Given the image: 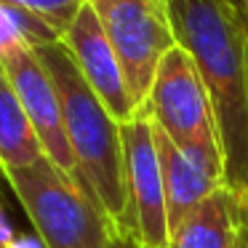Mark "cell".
Returning <instances> with one entry per match:
<instances>
[{
	"instance_id": "cell-1",
	"label": "cell",
	"mask_w": 248,
	"mask_h": 248,
	"mask_svg": "<svg viewBox=\"0 0 248 248\" xmlns=\"http://www.w3.org/2000/svg\"><path fill=\"white\" fill-rule=\"evenodd\" d=\"M176 43L192 56L219 125L224 187L248 203V30L235 0H168Z\"/></svg>"
},
{
	"instance_id": "cell-2",
	"label": "cell",
	"mask_w": 248,
	"mask_h": 248,
	"mask_svg": "<svg viewBox=\"0 0 248 248\" xmlns=\"http://www.w3.org/2000/svg\"><path fill=\"white\" fill-rule=\"evenodd\" d=\"M35 54L43 62L46 72L51 75L56 93H59L64 131L78 166V182L88 189V195L102 205V211L120 230V221L125 216L120 123L109 115L102 99L86 83V78L80 75L62 40L38 46Z\"/></svg>"
},
{
	"instance_id": "cell-3",
	"label": "cell",
	"mask_w": 248,
	"mask_h": 248,
	"mask_svg": "<svg viewBox=\"0 0 248 248\" xmlns=\"http://www.w3.org/2000/svg\"><path fill=\"white\" fill-rule=\"evenodd\" d=\"M6 184L46 248H109L118 227L75 176L48 155L6 173Z\"/></svg>"
},
{
	"instance_id": "cell-4",
	"label": "cell",
	"mask_w": 248,
	"mask_h": 248,
	"mask_svg": "<svg viewBox=\"0 0 248 248\" xmlns=\"http://www.w3.org/2000/svg\"><path fill=\"white\" fill-rule=\"evenodd\" d=\"M139 112H144L182 150L203 152L224 160L208 88L192 56L179 43L163 56L147 104Z\"/></svg>"
},
{
	"instance_id": "cell-5",
	"label": "cell",
	"mask_w": 248,
	"mask_h": 248,
	"mask_svg": "<svg viewBox=\"0 0 248 248\" xmlns=\"http://www.w3.org/2000/svg\"><path fill=\"white\" fill-rule=\"evenodd\" d=\"M96 11L136 107H144L163 56L176 46L168 0H88Z\"/></svg>"
},
{
	"instance_id": "cell-6",
	"label": "cell",
	"mask_w": 248,
	"mask_h": 248,
	"mask_svg": "<svg viewBox=\"0 0 248 248\" xmlns=\"http://www.w3.org/2000/svg\"><path fill=\"white\" fill-rule=\"evenodd\" d=\"M120 139L125 173V216L118 232L136 240L141 248H168L171 227L152 120L139 112L134 120L120 125Z\"/></svg>"
},
{
	"instance_id": "cell-7",
	"label": "cell",
	"mask_w": 248,
	"mask_h": 248,
	"mask_svg": "<svg viewBox=\"0 0 248 248\" xmlns=\"http://www.w3.org/2000/svg\"><path fill=\"white\" fill-rule=\"evenodd\" d=\"M0 64L6 70L46 155L56 163L64 173L78 179V166L72 155L70 139L64 131V118H62V102L51 75L46 72L43 62L38 59L32 46L16 43L0 54Z\"/></svg>"
},
{
	"instance_id": "cell-8",
	"label": "cell",
	"mask_w": 248,
	"mask_h": 248,
	"mask_svg": "<svg viewBox=\"0 0 248 248\" xmlns=\"http://www.w3.org/2000/svg\"><path fill=\"white\" fill-rule=\"evenodd\" d=\"M59 40L70 51L72 62L78 64L86 83L102 99L104 107L109 109V115L120 125L134 120L139 115V107H136L134 96H131L123 67L118 62V54H115L112 43H109L91 3H86L80 8V14L72 19V24L64 30V35Z\"/></svg>"
},
{
	"instance_id": "cell-9",
	"label": "cell",
	"mask_w": 248,
	"mask_h": 248,
	"mask_svg": "<svg viewBox=\"0 0 248 248\" xmlns=\"http://www.w3.org/2000/svg\"><path fill=\"white\" fill-rule=\"evenodd\" d=\"M152 134H155L163 187H166L168 227L173 232L189 211H195L219 187H224V160L203 155V152L182 150L155 123H152Z\"/></svg>"
},
{
	"instance_id": "cell-10",
	"label": "cell",
	"mask_w": 248,
	"mask_h": 248,
	"mask_svg": "<svg viewBox=\"0 0 248 248\" xmlns=\"http://www.w3.org/2000/svg\"><path fill=\"white\" fill-rule=\"evenodd\" d=\"M248 227V203L219 187L171 232L168 248H237Z\"/></svg>"
},
{
	"instance_id": "cell-11",
	"label": "cell",
	"mask_w": 248,
	"mask_h": 248,
	"mask_svg": "<svg viewBox=\"0 0 248 248\" xmlns=\"http://www.w3.org/2000/svg\"><path fill=\"white\" fill-rule=\"evenodd\" d=\"M46 155L6 70H0V173L16 171V168L32 166Z\"/></svg>"
},
{
	"instance_id": "cell-12",
	"label": "cell",
	"mask_w": 248,
	"mask_h": 248,
	"mask_svg": "<svg viewBox=\"0 0 248 248\" xmlns=\"http://www.w3.org/2000/svg\"><path fill=\"white\" fill-rule=\"evenodd\" d=\"M3 3L32 14L35 19L46 22L62 38L64 30L72 24V19L80 14V8L86 6L88 0H3Z\"/></svg>"
},
{
	"instance_id": "cell-13",
	"label": "cell",
	"mask_w": 248,
	"mask_h": 248,
	"mask_svg": "<svg viewBox=\"0 0 248 248\" xmlns=\"http://www.w3.org/2000/svg\"><path fill=\"white\" fill-rule=\"evenodd\" d=\"M16 240V232H14V224L8 219L6 208L0 203V248H11V243Z\"/></svg>"
},
{
	"instance_id": "cell-14",
	"label": "cell",
	"mask_w": 248,
	"mask_h": 248,
	"mask_svg": "<svg viewBox=\"0 0 248 248\" xmlns=\"http://www.w3.org/2000/svg\"><path fill=\"white\" fill-rule=\"evenodd\" d=\"M11 248H46V246L38 235H19L16 240L11 243Z\"/></svg>"
},
{
	"instance_id": "cell-15",
	"label": "cell",
	"mask_w": 248,
	"mask_h": 248,
	"mask_svg": "<svg viewBox=\"0 0 248 248\" xmlns=\"http://www.w3.org/2000/svg\"><path fill=\"white\" fill-rule=\"evenodd\" d=\"M109 248H141L136 240H131V237H125V235H118L112 243H109Z\"/></svg>"
},
{
	"instance_id": "cell-16",
	"label": "cell",
	"mask_w": 248,
	"mask_h": 248,
	"mask_svg": "<svg viewBox=\"0 0 248 248\" xmlns=\"http://www.w3.org/2000/svg\"><path fill=\"white\" fill-rule=\"evenodd\" d=\"M237 6H240V11H243V16H248V0H235Z\"/></svg>"
},
{
	"instance_id": "cell-17",
	"label": "cell",
	"mask_w": 248,
	"mask_h": 248,
	"mask_svg": "<svg viewBox=\"0 0 248 248\" xmlns=\"http://www.w3.org/2000/svg\"><path fill=\"white\" fill-rule=\"evenodd\" d=\"M3 187H6V179L0 176V192H3Z\"/></svg>"
},
{
	"instance_id": "cell-18",
	"label": "cell",
	"mask_w": 248,
	"mask_h": 248,
	"mask_svg": "<svg viewBox=\"0 0 248 248\" xmlns=\"http://www.w3.org/2000/svg\"><path fill=\"white\" fill-rule=\"evenodd\" d=\"M237 248H248V243H246V237H243V240H240V246H237Z\"/></svg>"
},
{
	"instance_id": "cell-19",
	"label": "cell",
	"mask_w": 248,
	"mask_h": 248,
	"mask_svg": "<svg viewBox=\"0 0 248 248\" xmlns=\"http://www.w3.org/2000/svg\"><path fill=\"white\" fill-rule=\"evenodd\" d=\"M243 237H246V243H248V227H246V232H243Z\"/></svg>"
},
{
	"instance_id": "cell-20",
	"label": "cell",
	"mask_w": 248,
	"mask_h": 248,
	"mask_svg": "<svg viewBox=\"0 0 248 248\" xmlns=\"http://www.w3.org/2000/svg\"><path fill=\"white\" fill-rule=\"evenodd\" d=\"M243 19H246V30H248V16H243Z\"/></svg>"
},
{
	"instance_id": "cell-21",
	"label": "cell",
	"mask_w": 248,
	"mask_h": 248,
	"mask_svg": "<svg viewBox=\"0 0 248 248\" xmlns=\"http://www.w3.org/2000/svg\"><path fill=\"white\" fill-rule=\"evenodd\" d=\"M0 176H3V173H0Z\"/></svg>"
}]
</instances>
